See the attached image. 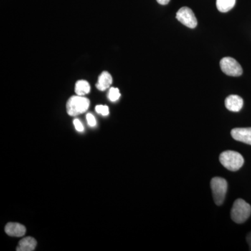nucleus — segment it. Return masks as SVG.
<instances>
[{
	"label": "nucleus",
	"mask_w": 251,
	"mask_h": 251,
	"mask_svg": "<svg viewBox=\"0 0 251 251\" xmlns=\"http://www.w3.org/2000/svg\"><path fill=\"white\" fill-rule=\"evenodd\" d=\"M247 241L248 244H249V249H250V251H251V232L250 233L248 234L247 237Z\"/></svg>",
	"instance_id": "obj_18"
},
{
	"label": "nucleus",
	"mask_w": 251,
	"mask_h": 251,
	"mask_svg": "<svg viewBox=\"0 0 251 251\" xmlns=\"http://www.w3.org/2000/svg\"><path fill=\"white\" fill-rule=\"evenodd\" d=\"M230 214L231 219L234 222L238 224H243L250 217L251 206L244 200L237 199L234 202Z\"/></svg>",
	"instance_id": "obj_2"
},
{
	"label": "nucleus",
	"mask_w": 251,
	"mask_h": 251,
	"mask_svg": "<svg viewBox=\"0 0 251 251\" xmlns=\"http://www.w3.org/2000/svg\"><path fill=\"white\" fill-rule=\"evenodd\" d=\"M176 18L180 23L191 29H194L198 25L197 19L192 10L184 6L177 11Z\"/></svg>",
	"instance_id": "obj_6"
},
{
	"label": "nucleus",
	"mask_w": 251,
	"mask_h": 251,
	"mask_svg": "<svg viewBox=\"0 0 251 251\" xmlns=\"http://www.w3.org/2000/svg\"><path fill=\"white\" fill-rule=\"evenodd\" d=\"M96 112L103 116L109 115V108L107 105H99L96 106Z\"/></svg>",
	"instance_id": "obj_15"
},
{
	"label": "nucleus",
	"mask_w": 251,
	"mask_h": 251,
	"mask_svg": "<svg viewBox=\"0 0 251 251\" xmlns=\"http://www.w3.org/2000/svg\"><path fill=\"white\" fill-rule=\"evenodd\" d=\"M235 3L236 0H216V6L220 12L226 13L234 7Z\"/></svg>",
	"instance_id": "obj_12"
},
{
	"label": "nucleus",
	"mask_w": 251,
	"mask_h": 251,
	"mask_svg": "<svg viewBox=\"0 0 251 251\" xmlns=\"http://www.w3.org/2000/svg\"><path fill=\"white\" fill-rule=\"evenodd\" d=\"M90 85L86 80H78L75 83V92L77 95L84 96L90 92Z\"/></svg>",
	"instance_id": "obj_13"
},
{
	"label": "nucleus",
	"mask_w": 251,
	"mask_h": 251,
	"mask_svg": "<svg viewBox=\"0 0 251 251\" xmlns=\"http://www.w3.org/2000/svg\"><path fill=\"white\" fill-rule=\"evenodd\" d=\"M211 188L214 202L217 205H222L225 199H226V193H227V181L224 178L216 176L211 179Z\"/></svg>",
	"instance_id": "obj_4"
},
{
	"label": "nucleus",
	"mask_w": 251,
	"mask_h": 251,
	"mask_svg": "<svg viewBox=\"0 0 251 251\" xmlns=\"http://www.w3.org/2000/svg\"><path fill=\"white\" fill-rule=\"evenodd\" d=\"M86 118H87V123H88V125H90V126H95L96 125H97L95 117H94V115H92V114H87Z\"/></svg>",
	"instance_id": "obj_16"
},
{
	"label": "nucleus",
	"mask_w": 251,
	"mask_h": 251,
	"mask_svg": "<svg viewBox=\"0 0 251 251\" xmlns=\"http://www.w3.org/2000/svg\"><path fill=\"white\" fill-rule=\"evenodd\" d=\"M221 70L229 76L237 77L242 75L243 70L239 63L232 57H226L220 62Z\"/></svg>",
	"instance_id": "obj_5"
},
{
	"label": "nucleus",
	"mask_w": 251,
	"mask_h": 251,
	"mask_svg": "<svg viewBox=\"0 0 251 251\" xmlns=\"http://www.w3.org/2000/svg\"><path fill=\"white\" fill-rule=\"evenodd\" d=\"M121 97V94H120V90L119 89L115 88V87H112L110 89L108 92V99H110V101L115 102Z\"/></svg>",
	"instance_id": "obj_14"
},
{
	"label": "nucleus",
	"mask_w": 251,
	"mask_h": 251,
	"mask_svg": "<svg viewBox=\"0 0 251 251\" xmlns=\"http://www.w3.org/2000/svg\"><path fill=\"white\" fill-rule=\"evenodd\" d=\"M156 1L158 3V4L161 5H166L170 2V1H171V0H156Z\"/></svg>",
	"instance_id": "obj_19"
},
{
	"label": "nucleus",
	"mask_w": 251,
	"mask_h": 251,
	"mask_svg": "<svg viewBox=\"0 0 251 251\" xmlns=\"http://www.w3.org/2000/svg\"><path fill=\"white\" fill-rule=\"evenodd\" d=\"M5 232L11 237H21L25 234L26 228L17 223H9L5 226Z\"/></svg>",
	"instance_id": "obj_9"
},
{
	"label": "nucleus",
	"mask_w": 251,
	"mask_h": 251,
	"mask_svg": "<svg viewBox=\"0 0 251 251\" xmlns=\"http://www.w3.org/2000/svg\"><path fill=\"white\" fill-rule=\"evenodd\" d=\"M37 242L33 237H27L23 238L18 243L16 251H34Z\"/></svg>",
	"instance_id": "obj_10"
},
{
	"label": "nucleus",
	"mask_w": 251,
	"mask_h": 251,
	"mask_svg": "<svg viewBox=\"0 0 251 251\" xmlns=\"http://www.w3.org/2000/svg\"><path fill=\"white\" fill-rule=\"evenodd\" d=\"M219 161L226 169L233 172L239 171L244 163V157L241 153L230 150L221 153Z\"/></svg>",
	"instance_id": "obj_1"
},
{
	"label": "nucleus",
	"mask_w": 251,
	"mask_h": 251,
	"mask_svg": "<svg viewBox=\"0 0 251 251\" xmlns=\"http://www.w3.org/2000/svg\"><path fill=\"white\" fill-rule=\"evenodd\" d=\"M74 126H75V129L77 130L78 132H82L84 130V126L82 125V124L81 123L80 120H77V119H75V120H74Z\"/></svg>",
	"instance_id": "obj_17"
},
{
	"label": "nucleus",
	"mask_w": 251,
	"mask_h": 251,
	"mask_svg": "<svg viewBox=\"0 0 251 251\" xmlns=\"http://www.w3.org/2000/svg\"><path fill=\"white\" fill-rule=\"evenodd\" d=\"M112 83V77L108 72H103L99 77L96 87L100 91H105L109 88Z\"/></svg>",
	"instance_id": "obj_11"
},
{
	"label": "nucleus",
	"mask_w": 251,
	"mask_h": 251,
	"mask_svg": "<svg viewBox=\"0 0 251 251\" xmlns=\"http://www.w3.org/2000/svg\"><path fill=\"white\" fill-rule=\"evenodd\" d=\"M226 108L229 111L239 112L244 105V100L237 95H230L225 100Z\"/></svg>",
	"instance_id": "obj_8"
},
{
	"label": "nucleus",
	"mask_w": 251,
	"mask_h": 251,
	"mask_svg": "<svg viewBox=\"0 0 251 251\" xmlns=\"http://www.w3.org/2000/svg\"><path fill=\"white\" fill-rule=\"evenodd\" d=\"M234 140L251 145V128H236L231 130Z\"/></svg>",
	"instance_id": "obj_7"
},
{
	"label": "nucleus",
	"mask_w": 251,
	"mask_h": 251,
	"mask_svg": "<svg viewBox=\"0 0 251 251\" xmlns=\"http://www.w3.org/2000/svg\"><path fill=\"white\" fill-rule=\"evenodd\" d=\"M89 106L90 100L82 96H73L67 101V113L70 116H76L87 111Z\"/></svg>",
	"instance_id": "obj_3"
}]
</instances>
